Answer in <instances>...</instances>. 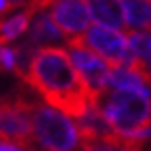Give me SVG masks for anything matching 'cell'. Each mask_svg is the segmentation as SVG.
<instances>
[{
	"label": "cell",
	"mask_w": 151,
	"mask_h": 151,
	"mask_svg": "<svg viewBox=\"0 0 151 151\" xmlns=\"http://www.w3.org/2000/svg\"><path fill=\"white\" fill-rule=\"evenodd\" d=\"M83 44L90 48L93 54H98L109 68H119L125 66L129 58V44L127 36L123 32H115L98 24L88 26L83 32Z\"/></svg>",
	"instance_id": "8992f818"
},
{
	"label": "cell",
	"mask_w": 151,
	"mask_h": 151,
	"mask_svg": "<svg viewBox=\"0 0 151 151\" xmlns=\"http://www.w3.org/2000/svg\"><path fill=\"white\" fill-rule=\"evenodd\" d=\"M98 106L111 131L119 137H129L151 125V93L106 88L98 98Z\"/></svg>",
	"instance_id": "7a4b0ae2"
},
{
	"label": "cell",
	"mask_w": 151,
	"mask_h": 151,
	"mask_svg": "<svg viewBox=\"0 0 151 151\" xmlns=\"http://www.w3.org/2000/svg\"><path fill=\"white\" fill-rule=\"evenodd\" d=\"M86 6L91 20L98 26L115 32L125 30V16H123L121 0H86Z\"/></svg>",
	"instance_id": "ba28073f"
},
{
	"label": "cell",
	"mask_w": 151,
	"mask_h": 151,
	"mask_svg": "<svg viewBox=\"0 0 151 151\" xmlns=\"http://www.w3.org/2000/svg\"><path fill=\"white\" fill-rule=\"evenodd\" d=\"M125 28L131 32H151V0H121Z\"/></svg>",
	"instance_id": "30bf717a"
},
{
	"label": "cell",
	"mask_w": 151,
	"mask_h": 151,
	"mask_svg": "<svg viewBox=\"0 0 151 151\" xmlns=\"http://www.w3.org/2000/svg\"><path fill=\"white\" fill-rule=\"evenodd\" d=\"M20 78L46 99L48 106L74 119L80 117L90 104H98L76 72L68 50L60 46L36 48Z\"/></svg>",
	"instance_id": "6da1fadb"
},
{
	"label": "cell",
	"mask_w": 151,
	"mask_h": 151,
	"mask_svg": "<svg viewBox=\"0 0 151 151\" xmlns=\"http://www.w3.org/2000/svg\"><path fill=\"white\" fill-rule=\"evenodd\" d=\"M78 151H143V143L131 141L127 137L111 135V137H107V139L80 141Z\"/></svg>",
	"instance_id": "7c38bea8"
},
{
	"label": "cell",
	"mask_w": 151,
	"mask_h": 151,
	"mask_svg": "<svg viewBox=\"0 0 151 151\" xmlns=\"http://www.w3.org/2000/svg\"><path fill=\"white\" fill-rule=\"evenodd\" d=\"M50 18L62 32L64 40L83 36L90 26V12L86 0H54L50 6Z\"/></svg>",
	"instance_id": "52a82bcc"
},
{
	"label": "cell",
	"mask_w": 151,
	"mask_h": 151,
	"mask_svg": "<svg viewBox=\"0 0 151 151\" xmlns=\"http://www.w3.org/2000/svg\"><path fill=\"white\" fill-rule=\"evenodd\" d=\"M68 44V56L72 64H74L76 72L80 74L83 86L88 88L93 98L98 99L107 88V72H109V66L99 58L98 54H93L83 44V38L82 36H76V38H68L66 40Z\"/></svg>",
	"instance_id": "5b68a950"
},
{
	"label": "cell",
	"mask_w": 151,
	"mask_h": 151,
	"mask_svg": "<svg viewBox=\"0 0 151 151\" xmlns=\"http://www.w3.org/2000/svg\"><path fill=\"white\" fill-rule=\"evenodd\" d=\"M36 101L26 98H16L12 101L0 104V139L22 145L34 151L32 135V109Z\"/></svg>",
	"instance_id": "277c9868"
},
{
	"label": "cell",
	"mask_w": 151,
	"mask_h": 151,
	"mask_svg": "<svg viewBox=\"0 0 151 151\" xmlns=\"http://www.w3.org/2000/svg\"><path fill=\"white\" fill-rule=\"evenodd\" d=\"M14 72L16 70V52L14 48L0 44V72Z\"/></svg>",
	"instance_id": "4fadbf2b"
},
{
	"label": "cell",
	"mask_w": 151,
	"mask_h": 151,
	"mask_svg": "<svg viewBox=\"0 0 151 151\" xmlns=\"http://www.w3.org/2000/svg\"><path fill=\"white\" fill-rule=\"evenodd\" d=\"M36 18L32 22V28H30V44L36 46V48H42L46 44H52V42H58L62 40V32L58 30V26L52 22V18L48 12L40 10L36 12Z\"/></svg>",
	"instance_id": "8fae6325"
},
{
	"label": "cell",
	"mask_w": 151,
	"mask_h": 151,
	"mask_svg": "<svg viewBox=\"0 0 151 151\" xmlns=\"http://www.w3.org/2000/svg\"><path fill=\"white\" fill-rule=\"evenodd\" d=\"M52 2H54V0H38L36 10H38V12H40V10H46V8H50V6H52Z\"/></svg>",
	"instance_id": "2e32d148"
},
{
	"label": "cell",
	"mask_w": 151,
	"mask_h": 151,
	"mask_svg": "<svg viewBox=\"0 0 151 151\" xmlns=\"http://www.w3.org/2000/svg\"><path fill=\"white\" fill-rule=\"evenodd\" d=\"M107 90H135L151 93V82L147 76L131 68H109L107 72Z\"/></svg>",
	"instance_id": "9c48e42d"
},
{
	"label": "cell",
	"mask_w": 151,
	"mask_h": 151,
	"mask_svg": "<svg viewBox=\"0 0 151 151\" xmlns=\"http://www.w3.org/2000/svg\"><path fill=\"white\" fill-rule=\"evenodd\" d=\"M0 151H26L22 145L12 143V141H2L0 139Z\"/></svg>",
	"instance_id": "5bb4252c"
},
{
	"label": "cell",
	"mask_w": 151,
	"mask_h": 151,
	"mask_svg": "<svg viewBox=\"0 0 151 151\" xmlns=\"http://www.w3.org/2000/svg\"><path fill=\"white\" fill-rule=\"evenodd\" d=\"M8 12H10V4H8V0H0V18H6Z\"/></svg>",
	"instance_id": "9a60e30c"
},
{
	"label": "cell",
	"mask_w": 151,
	"mask_h": 151,
	"mask_svg": "<svg viewBox=\"0 0 151 151\" xmlns=\"http://www.w3.org/2000/svg\"><path fill=\"white\" fill-rule=\"evenodd\" d=\"M32 135L34 143H38L44 151H78L80 147L76 121L40 101H36L32 109Z\"/></svg>",
	"instance_id": "3957f363"
}]
</instances>
